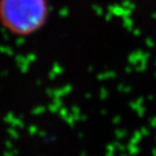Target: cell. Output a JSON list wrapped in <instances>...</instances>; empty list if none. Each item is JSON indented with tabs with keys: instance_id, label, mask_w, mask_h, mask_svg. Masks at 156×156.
Masks as SVG:
<instances>
[{
	"instance_id": "obj_1",
	"label": "cell",
	"mask_w": 156,
	"mask_h": 156,
	"mask_svg": "<svg viewBox=\"0 0 156 156\" xmlns=\"http://www.w3.org/2000/svg\"><path fill=\"white\" fill-rule=\"evenodd\" d=\"M48 15L47 0H0V23L14 35L30 36L38 32Z\"/></svg>"
}]
</instances>
